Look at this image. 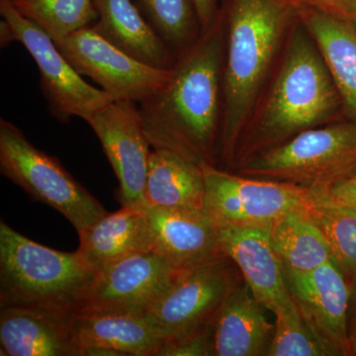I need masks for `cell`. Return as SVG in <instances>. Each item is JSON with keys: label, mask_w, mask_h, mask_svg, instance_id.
Segmentation results:
<instances>
[{"label": "cell", "mask_w": 356, "mask_h": 356, "mask_svg": "<svg viewBox=\"0 0 356 356\" xmlns=\"http://www.w3.org/2000/svg\"><path fill=\"white\" fill-rule=\"evenodd\" d=\"M308 207L288 211L268 228L271 243L281 264L296 273L313 270L334 259Z\"/></svg>", "instance_id": "cell-23"}, {"label": "cell", "mask_w": 356, "mask_h": 356, "mask_svg": "<svg viewBox=\"0 0 356 356\" xmlns=\"http://www.w3.org/2000/svg\"><path fill=\"white\" fill-rule=\"evenodd\" d=\"M222 254L234 262L255 298L274 312L293 301L268 229L218 227Z\"/></svg>", "instance_id": "cell-16"}, {"label": "cell", "mask_w": 356, "mask_h": 356, "mask_svg": "<svg viewBox=\"0 0 356 356\" xmlns=\"http://www.w3.org/2000/svg\"><path fill=\"white\" fill-rule=\"evenodd\" d=\"M95 275L79 252L46 247L0 222V308L76 312Z\"/></svg>", "instance_id": "cell-4"}, {"label": "cell", "mask_w": 356, "mask_h": 356, "mask_svg": "<svg viewBox=\"0 0 356 356\" xmlns=\"http://www.w3.org/2000/svg\"><path fill=\"white\" fill-rule=\"evenodd\" d=\"M350 309H348V337L350 341H353L356 337V276L350 281Z\"/></svg>", "instance_id": "cell-32"}, {"label": "cell", "mask_w": 356, "mask_h": 356, "mask_svg": "<svg viewBox=\"0 0 356 356\" xmlns=\"http://www.w3.org/2000/svg\"><path fill=\"white\" fill-rule=\"evenodd\" d=\"M204 175V212L217 227L268 229L288 211L308 207L311 189L286 182L259 179L201 165Z\"/></svg>", "instance_id": "cell-8"}, {"label": "cell", "mask_w": 356, "mask_h": 356, "mask_svg": "<svg viewBox=\"0 0 356 356\" xmlns=\"http://www.w3.org/2000/svg\"><path fill=\"white\" fill-rule=\"evenodd\" d=\"M296 13L324 58L346 116L356 121V28L320 9L301 8Z\"/></svg>", "instance_id": "cell-20"}, {"label": "cell", "mask_w": 356, "mask_h": 356, "mask_svg": "<svg viewBox=\"0 0 356 356\" xmlns=\"http://www.w3.org/2000/svg\"><path fill=\"white\" fill-rule=\"evenodd\" d=\"M153 252L177 269L192 268L222 257L218 227L203 209L149 207Z\"/></svg>", "instance_id": "cell-15"}, {"label": "cell", "mask_w": 356, "mask_h": 356, "mask_svg": "<svg viewBox=\"0 0 356 356\" xmlns=\"http://www.w3.org/2000/svg\"><path fill=\"white\" fill-rule=\"evenodd\" d=\"M149 24L166 44L188 46L197 19L192 0H140ZM198 21V19H197Z\"/></svg>", "instance_id": "cell-27"}, {"label": "cell", "mask_w": 356, "mask_h": 356, "mask_svg": "<svg viewBox=\"0 0 356 356\" xmlns=\"http://www.w3.org/2000/svg\"><path fill=\"white\" fill-rule=\"evenodd\" d=\"M350 355L356 356V337L350 343Z\"/></svg>", "instance_id": "cell-34"}, {"label": "cell", "mask_w": 356, "mask_h": 356, "mask_svg": "<svg viewBox=\"0 0 356 356\" xmlns=\"http://www.w3.org/2000/svg\"><path fill=\"white\" fill-rule=\"evenodd\" d=\"M312 193L316 198L356 205V173L341 184L323 191H312Z\"/></svg>", "instance_id": "cell-29"}, {"label": "cell", "mask_w": 356, "mask_h": 356, "mask_svg": "<svg viewBox=\"0 0 356 356\" xmlns=\"http://www.w3.org/2000/svg\"><path fill=\"white\" fill-rule=\"evenodd\" d=\"M356 173V121L309 129L243 159L238 175L323 191Z\"/></svg>", "instance_id": "cell-5"}, {"label": "cell", "mask_w": 356, "mask_h": 356, "mask_svg": "<svg viewBox=\"0 0 356 356\" xmlns=\"http://www.w3.org/2000/svg\"><path fill=\"white\" fill-rule=\"evenodd\" d=\"M0 172L35 201L60 213L77 234L107 213L58 159L35 147L17 126L3 118L0 119Z\"/></svg>", "instance_id": "cell-6"}, {"label": "cell", "mask_w": 356, "mask_h": 356, "mask_svg": "<svg viewBox=\"0 0 356 356\" xmlns=\"http://www.w3.org/2000/svg\"><path fill=\"white\" fill-rule=\"evenodd\" d=\"M225 17L187 48L170 81L138 104L140 123L154 149H168L214 165L224 108Z\"/></svg>", "instance_id": "cell-1"}, {"label": "cell", "mask_w": 356, "mask_h": 356, "mask_svg": "<svg viewBox=\"0 0 356 356\" xmlns=\"http://www.w3.org/2000/svg\"><path fill=\"white\" fill-rule=\"evenodd\" d=\"M273 341L267 356H336L302 315L294 300L274 312Z\"/></svg>", "instance_id": "cell-26"}, {"label": "cell", "mask_w": 356, "mask_h": 356, "mask_svg": "<svg viewBox=\"0 0 356 356\" xmlns=\"http://www.w3.org/2000/svg\"><path fill=\"white\" fill-rule=\"evenodd\" d=\"M245 282L229 293L209 325L210 356L267 355L274 324Z\"/></svg>", "instance_id": "cell-17"}, {"label": "cell", "mask_w": 356, "mask_h": 356, "mask_svg": "<svg viewBox=\"0 0 356 356\" xmlns=\"http://www.w3.org/2000/svg\"><path fill=\"white\" fill-rule=\"evenodd\" d=\"M323 11L348 21L356 28V0H336Z\"/></svg>", "instance_id": "cell-31"}, {"label": "cell", "mask_w": 356, "mask_h": 356, "mask_svg": "<svg viewBox=\"0 0 356 356\" xmlns=\"http://www.w3.org/2000/svg\"><path fill=\"white\" fill-rule=\"evenodd\" d=\"M76 311L34 307L0 308V355L79 356Z\"/></svg>", "instance_id": "cell-14"}, {"label": "cell", "mask_w": 356, "mask_h": 356, "mask_svg": "<svg viewBox=\"0 0 356 356\" xmlns=\"http://www.w3.org/2000/svg\"><path fill=\"white\" fill-rule=\"evenodd\" d=\"M308 211L350 282L356 276V205L313 195Z\"/></svg>", "instance_id": "cell-24"}, {"label": "cell", "mask_w": 356, "mask_h": 356, "mask_svg": "<svg viewBox=\"0 0 356 356\" xmlns=\"http://www.w3.org/2000/svg\"><path fill=\"white\" fill-rule=\"evenodd\" d=\"M81 76L102 86L114 102H145L170 81L172 67L147 65L105 39L93 25L84 27L58 44Z\"/></svg>", "instance_id": "cell-9"}, {"label": "cell", "mask_w": 356, "mask_h": 356, "mask_svg": "<svg viewBox=\"0 0 356 356\" xmlns=\"http://www.w3.org/2000/svg\"><path fill=\"white\" fill-rule=\"evenodd\" d=\"M235 264L226 255L185 269L147 312L166 339L210 325L222 302L240 283Z\"/></svg>", "instance_id": "cell-10"}, {"label": "cell", "mask_w": 356, "mask_h": 356, "mask_svg": "<svg viewBox=\"0 0 356 356\" xmlns=\"http://www.w3.org/2000/svg\"><path fill=\"white\" fill-rule=\"evenodd\" d=\"M79 236L76 252L96 273L130 255L153 252L146 213L131 208L107 212Z\"/></svg>", "instance_id": "cell-19"}, {"label": "cell", "mask_w": 356, "mask_h": 356, "mask_svg": "<svg viewBox=\"0 0 356 356\" xmlns=\"http://www.w3.org/2000/svg\"><path fill=\"white\" fill-rule=\"evenodd\" d=\"M156 356H210L209 325L166 339Z\"/></svg>", "instance_id": "cell-28"}, {"label": "cell", "mask_w": 356, "mask_h": 356, "mask_svg": "<svg viewBox=\"0 0 356 356\" xmlns=\"http://www.w3.org/2000/svg\"><path fill=\"white\" fill-rule=\"evenodd\" d=\"M283 273L292 299L312 329L336 356L350 355V288L341 267L332 259L307 273L284 267Z\"/></svg>", "instance_id": "cell-13"}, {"label": "cell", "mask_w": 356, "mask_h": 356, "mask_svg": "<svg viewBox=\"0 0 356 356\" xmlns=\"http://www.w3.org/2000/svg\"><path fill=\"white\" fill-rule=\"evenodd\" d=\"M16 10L36 23L56 44L90 26L98 14L93 0H9Z\"/></svg>", "instance_id": "cell-25"}, {"label": "cell", "mask_w": 356, "mask_h": 356, "mask_svg": "<svg viewBox=\"0 0 356 356\" xmlns=\"http://www.w3.org/2000/svg\"><path fill=\"white\" fill-rule=\"evenodd\" d=\"M74 330L79 356L91 348H108L118 356H156L165 341L147 313H76Z\"/></svg>", "instance_id": "cell-18"}, {"label": "cell", "mask_w": 356, "mask_h": 356, "mask_svg": "<svg viewBox=\"0 0 356 356\" xmlns=\"http://www.w3.org/2000/svg\"><path fill=\"white\" fill-rule=\"evenodd\" d=\"M341 107V95L324 58L300 21L290 34L282 65L248 137L243 159L332 120Z\"/></svg>", "instance_id": "cell-3"}, {"label": "cell", "mask_w": 356, "mask_h": 356, "mask_svg": "<svg viewBox=\"0 0 356 356\" xmlns=\"http://www.w3.org/2000/svg\"><path fill=\"white\" fill-rule=\"evenodd\" d=\"M182 271L154 252L130 255L96 273L79 301L76 313H147Z\"/></svg>", "instance_id": "cell-11"}, {"label": "cell", "mask_w": 356, "mask_h": 356, "mask_svg": "<svg viewBox=\"0 0 356 356\" xmlns=\"http://www.w3.org/2000/svg\"><path fill=\"white\" fill-rule=\"evenodd\" d=\"M204 191L199 163L168 149L152 152L146 184L149 207L202 209Z\"/></svg>", "instance_id": "cell-22"}, {"label": "cell", "mask_w": 356, "mask_h": 356, "mask_svg": "<svg viewBox=\"0 0 356 356\" xmlns=\"http://www.w3.org/2000/svg\"><path fill=\"white\" fill-rule=\"evenodd\" d=\"M296 9L286 0H231L218 151L235 158L243 129Z\"/></svg>", "instance_id": "cell-2"}, {"label": "cell", "mask_w": 356, "mask_h": 356, "mask_svg": "<svg viewBox=\"0 0 356 356\" xmlns=\"http://www.w3.org/2000/svg\"><path fill=\"white\" fill-rule=\"evenodd\" d=\"M0 14L1 44L18 42L30 54L38 67L49 109L58 122H69L72 117L88 122L98 110L114 102L102 89L86 83L56 42L18 13L9 0H0Z\"/></svg>", "instance_id": "cell-7"}, {"label": "cell", "mask_w": 356, "mask_h": 356, "mask_svg": "<svg viewBox=\"0 0 356 356\" xmlns=\"http://www.w3.org/2000/svg\"><path fill=\"white\" fill-rule=\"evenodd\" d=\"M286 1L296 10L301 8H316L324 10L336 0H286Z\"/></svg>", "instance_id": "cell-33"}, {"label": "cell", "mask_w": 356, "mask_h": 356, "mask_svg": "<svg viewBox=\"0 0 356 356\" xmlns=\"http://www.w3.org/2000/svg\"><path fill=\"white\" fill-rule=\"evenodd\" d=\"M96 31L132 57L156 67L168 65V44L147 22L132 0H93Z\"/></svg>", "instance_id": "cell-21"}, {"label": "cell", "mask_w": 356, "mask_h": 356, "mask_svg": "<svg viewBox=\"0 0 356 356\" xmlns=\"http://www.w3.org/2000/svg\"><path fill=\"white\" fill-rule=\"evenodd\" d=\"M201 33L205 32L216 19V0H192Z\"/></svg>", "instance_id": "cell-30"}, {"label": "cell", "mask_w": 356, "mask_h": 356, "mask_svg": "<svg viewBox=\"0 0 356 356\" xmlns=\"http://www.w3.org/2000/svg\"><path fill=\"white\" fill-rule=\"evenodd\" d=\"M88 125L102 143L103 151L118 178L116 197L122 207L146 213V184L152 152L137 103L113 102L98 110Z\"/></svg>", "instance_id": "cell-12"}]
</instances>
